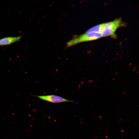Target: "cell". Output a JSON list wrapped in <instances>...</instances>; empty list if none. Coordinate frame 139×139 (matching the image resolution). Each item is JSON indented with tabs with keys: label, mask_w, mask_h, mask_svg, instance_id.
<instances>
[{
	"label": "cell",
	"mask_w": 139,
	"mask_h": 139,
	"mask_svg": "<svg viewBox=\"0 0 139 139\" xmlns=\"http://www.w3.org/2000/svg\"><path fill=\"white\" fill-rule=\"evenodd\" d=\"M103 37L102 34L100 32H86L68 42L67 46V47H71L79 43L96 40Z\"/></svg>",
	"instance_id": "obj_1"
},
{
	"label": "cell",
	"mask_w": 139,
	"mask_h": 139,
	"mask_svg": "<svg viewBox=\"0 0 139 139\" xmlns=\"http://www.w3.org/2000/svg\"><path fill=\"white\" fill-rule=\"evenodd\" d=\"M120 19L105 23L101 33L104 37L111 36L114 37L117 29L121 24Z\"/></svg>",
	"instance_id": "obj_2"
},
{
	"label": "cell",
	"mask_w": 139,
	"mask_h": 139,
	"mask_svg": "<svg viewBox=\"0 0 139 139\" xmlns=\"http://www.w3.org/2000/svg\"><path fill=\"white\" fill-rule=\"evenodd\" d=\"M32 95L41 100L54 103H59L66 102H75L74 101L67 99L60 96L53 94L44 95Z\"/></svg>",
	"instance_id": "obj_3"
},
{
	"label": "cell",
	"mask_w": 139,
	"mask_h": 139,
	"mask_svg": "<svg viewBox=\"0 0 139 139\" xmlns=\"http://www.w3.org/2000/svg\"><path fill=\"white\" fill-rule=\"evenodd\" d=\"M22 36L16 37H6L0 39V46L10 45L20 40Z\"/></svg>",
	"instance_id": "obj_4"
},
{
	"label": "cell",
	"mask_w": 139,
	"mask_h": 139,
	"mask_svg": "<svg viewBox=\"0 0 139 139\" xmlns=\"http://www.w3.org/2000/svg\"><path fill=\"white\" fill-rule=\"evenodd\" d=\"M105 23L96 25L89 29L86 32H101L105 25Z\"/></svg>",
	"instance_id": "obj_5"
}]
</instances>
